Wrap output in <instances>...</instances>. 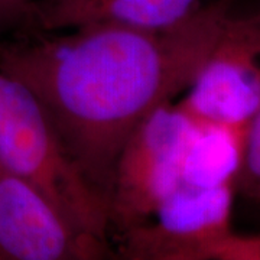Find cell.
Instances as JSON below:
<instances>
[{
  "label": "cell",
  "instance_id": "6da1fadb",
  "mask_svg": "<svg viewBox=\"0 0 260 260\" xmlns=\"http://www.w3.org/2000/svg\"><path fill=\"white\" fill-rule=\"evenodd\" d=\"M230 16V0H215L162 30L48 32L0 48V70L35 95L70 158L107 201L123 145L189 87Z\"/></svg>",
  "mask_w": 260,
  "mask_h": 260
},
{
  "label": "cell",
  "instance_id": "9c48e42d",
  "mask_svg": "<svg viewBox=\"0 0 260 260\" xmlns=\"http://www.w3.org/2000/svg\"><path fill=\"white\" fill-rule=\"evenodd\" d=\"M260 185V107L253 114L244 130L242 169L236 189L247 198Z\"/></svg>",
  "mask_w": 260,
  "mask_h": 260
},
{
  "label": "cell",
  "instance_id": "7a4b0ae2",
  "mask_svg": "<svg viewBox=\"0 0 260 260\" xmlns=\"http://www.w3.org/2000/svg\"><path fill=\"white\" fill-rule=\"evenodd\" d=\"M0 165L47 195L85 246L100 259H109L106 197L70 158L35 95L2 70Z\"/></svg>",
  "mask_w": 260,
  "mask_h": 260
},
{
  "label": "cell",
  "instance_id": "8fae6325",
  "mask_svg": "<svg viewBox=\"0 0 260 260\" xmlns=\"http://www.w3.org/2000/svg\"><path fill=\"white\" fill-rule=\"evenodd\" d=\"M34 8V0H0V30L32 19Z\"/></svg>",
  "mask_w": 260,
  "mask_h": 260
},
{
  "label": "cell",
  "instance_id": "4fadbf2b",
  "mask_svg": "<svg viewBox=\"0 0 260 260\" xmlns=\"http://www.w3.org/2000/svg\"><path fill=\"white\" fill-rule=\"evenodd\" d=\"M256 16H257V18H260V10H259V13H257V15H256Z\"/></svg>",
  "mask_w": 260,
  "mask_h": 260
},
{
  "label": "cell",
  "instance_id": "30bf717a",
  "mask_svg": "<svg viewBox=\"0 0 260 260\" xmlns=\"http://www.w3.org/2000/svg\"><path fill=\"white\" fill-rule=\"evenodd\" d=\"M217 260H260V234H233L220 251Z\"/></svg>",
  "mask_w": 260,
  "mask_h": 260
},
{
  "label": "cell",
  "instance_id": "ba28073f",
  "mask_svg": "<svg viewBox=\"0 0 260 260\" xmlns=\"http://www.w3.org/2000/svg\"><path fill=\"white\" fill-rule=\"evenodd\" d=\"M244 130L195 121L184 158L181 184L204 188L237 185Z\"/></svg>",
  "mask_w": 260,
  "mask_h": 260
},
{
  "label": "cell",
  "instance_id": "277c9868",
  "mask_svg": "<svg viewBox=\"0 0 260 260\" xmlns=\"http://www.w3.org/2000/svg\"><path fill=\"white\" fill-rule=\"evenodd\" d=\"M236 192L181 184L146 223L114 234V260H217L234 234Z\"/></svg>",
  "mask_w": 260,
  "mask_h": 260
},
{
  "label": "cell",
  "instance_id": "52a82bcc",
  "mask_svg": "<svg viewBox=\"0 0 260 260\" xmlns=\"http://www.w3.org/2000/svg\"><path fill=\"white\" fill-rule=\"evenodd\" d=\"M203 0H44L35 3L32 20L45 32L88 25L162 30L177 26Z\"/></svg>",
  "mask_w": 260,
  "mask_h": 260
},
{
  "label": "cell",
  "instance_id": "5b68a950",
  "mask_svg": "<svg viewBox=\"0 0 260 260\" xmlns=\"http://www.w3.org/2000/svg\"><path fill=\"white\" fill-rule=\"evenodd\" d=\"M177 104L198 123L246 129L260 107V18H229Z\"/></svg>",
  "mask_w": 260,
  "mask_h": 260
},
{
  "label": "cell",
  "instance_id": "7c38bea8",
  "mask_svg": "<svg viewBox=\"0 0 260 260\" xmlns=\"http://www.w3.org/2000/svg\"><path fill=\"white\" fill-rule=\"evenodd\" d=\"M250 200H254V201H257V203H260V185L257 186V189L253 192V195L250 197Z\"/></svg>",
  "mask_w": 260,
  "mask_h": 260
},
{
  "label": "cell",
  "instance_id": "3957f363",
  "mask_svg": "<svg viewBox=\"0 0 260 260\" xmlns=\"http://www.w3.org/2000/svg\"><path fill=\"white\" fill-rule=\"evenodd\" d=\"M194 127L195 121L171 102L133 130L116 159L107 191L110 237L146 223L179 188Z\"/></svg>",
  "mask_w": 260,
  "mask_h": 260
},
{
  "label": "cell",
  "instance_id": "8992f818",
  "mask_svg": "<svg viewBox=\"0 0 260 260\" xmlns=\"http://www.w3.org/2000/svg\"><path fill=\"white\" fill-rule=\"evenodd\" d=\"M0 260H103L44 192L0 165Z\"/></svg>",
  "mask_w": 260,
  "mask_h": 260
}]
</instances>
